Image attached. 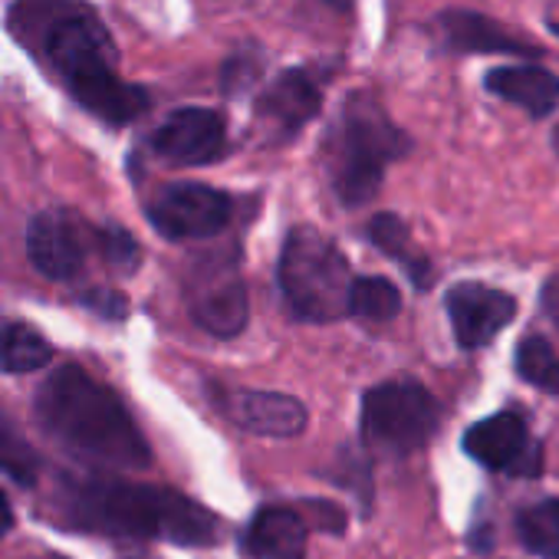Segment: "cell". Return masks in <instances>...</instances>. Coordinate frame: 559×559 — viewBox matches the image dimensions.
Masks as SVG:
<instances>
[{
  "label": "cell",
  "mask_w": 559,
  "mask_h": 559,
  "mask_svg": "<svg viewBox=\"0 0 559 559\" xmlns=\"http://www.w3.org/2000/svg\"><path fill=\"white\" fill-rule=\"evenodd\" d=\"M11 34L44 60L70 96L109 126H129L148 109V93L116 73V44L83 0H17Z\"/></svg>",
  "instance_id": "obj_1"
},
{
  "label": "cell",
  "mask_w": 559,
  "mask_h": 559,
  "mask_svg": "<svg viewBox=\"0 0 559 559\" xmlns=\"http://www.w3.org/2000/svg\"><path fill=\"white\" fill-rule=\"evenodd\" d=\"M53 507L80 533L165 539L178 546L217 543V516L171 487L119 477H63Z\"/></svg>",
  "instance_id": "obj_2"
},
{
  "label": "cell",
  "mask_w": 559,
  "mask_h": 559,
  "mask_svg": "<svg viewBox=\"0 0 559 559\" xmlns=\"http://www.w3.org/2000/svg\"><path fill=\"white\" fill-rule=\"evenodd\" d=\"M34 415L57 444L90 464L112 471H145L152 464V448L122 399L73 362L47 376Z\"/></svg>",
  "instance_id": "obj_3"
},
{
  "label": "cell",
  "mask_w": 559,
  "mask_h": 559,
  "mask_svg": "<svg viewBox=\"0 0 559 559\" xmlns=\"http://www.w3.org/2000/svg\"><path fill=\"white\" fill-rule=\"evenodd\" d=\"M408 145V135L385 116V109L372 96L356 93L340 109V119L333 122L323 145L336 198L349 207L372 201L385 168L399 162Z\"/></svg>",
  "instance_id": "obj_4"
},
{
  "label": "cell",
  "mask_w": 559,
  "mask_h": 559,
  "mask_svg": "<svg viewBox=\"0 0 559 559\" xmlns=\"http://www.w3.org/2000/svg\"><path fill=\"white\" fill-rule=\"evenodd\" d=\"M353 266L340 253V247L313 230L297 227L290 230L284 253H280V290L290 313L304 323H336L353 307L356 287Z\"/></svg>",
  "instance_id": "obj_5"
},
{
  "label": "cell",
  "mask_w": 559,
  "mask_h": 559,
  "mask_svg": "<svg viewBox=\"0 0 559 559\" xmlns=\"http://www.w3.org/2000/svg\"><path fill=\"white\" fill-rule=\"evenodd\" d=\"M441 425V405L418 382H382L362 399V441L382 454L425 448Z\"/></svg>",
  "instance_id": "obj_6"
},
{
  "label": "cell",
  "mask_w": 559,
  "mask_h": 559,
  "mask_svg": "<svg viewBox=\"0 0 559 559\" xmlns=\"http://www.w3.org/2000/svg\"><path fill=\"white\" fill-rule=\"evenodd\" d=\"M185 300L194 323L217 336L230 340L247 326V287L234 253H207L191 263L185 280Z\"/></svg>",
  "instance_id": "obj_7"
},
{
  "label": "cell",
  "mask_w": 559,
  "mask_h": 559,
  "mask_svg": "<svg viewBox=\"0 0 559 559\" xmlns=\"http://www.w3.org/2000/svg\"><path fill=\"white\" fill-rule=\"evenodd\" d=\"M152 227L168 240H204L227 227L230 221V198L211 185L198 181H175L165 185L148 201Z\"/></svg>",
  "instance_id": "obj_8"
},
{
  "label": "cell",
  "mask_w": 559,
  "mask_h": 559,
  "mask_svg": "<svg viewBox=\"0 0 559 559\" xmlns=\"http://www.w3.org/2000/svg\"><path fill=\"white\" fill-rule=\"evenodd\" d=\"M464 451L487 471L513 477H536L543 467V451L516 412H497L471 425L464 435Z\"/></svg>",
  "instance_id": "obj_9"
},
{
  "label": "cell",
  "mask_w": 559,
  "mask_h": 559,
  "mask_svg": "<svg viewBox=\"0 0 559 559\" xmlns=\"http://www.w3.org/2000/svg\"><path fill=\"white\" fill-rule=\"evenodd\" d=\"M323 106V86L310 70H284L253 103V122L266 142H287L307 122L317 119Z\"/></svg>",
  "instance_id": "obj_10"
},
{
  "label": "cell",
  "mask_w": 559,
  "mask_h": 559,
  "mask_svg": "<svg viewBox=\"0 0 559 559\" xmlns=\"http://www.w3.org/2000/svg\"><path fill=\"white\" fill-rule=\"evenodd\" d=\"M152 152L178 168H198L211 165L224 155L227 148V126L221 112L201 109V106H185L175 109L148 139Z\"/></svg>",
  "instance_id": "obj_11"
},
{
  "label": "cell",
  "mask_w": 559,
  "mask_h": 559,
  "mask_svg": "<svg viewBox=\"0 0 559 559\" xmlns=\"http://www.w3.org/2000/svg\"><path fill=\"white\" fill-rule=\"evenodd\" d=\"M444 310L451 317L454 340L464 349H484L497 340L500 330L510 326L516 317V300L484 284H457L448 290Z\"/></svg>",
  "instance_id": "obj_12"
},
{
  "label": "cell",
  "mask_w": 559,
  "mask_h": 559,
  "mask_svg": "<svg viewBox=\"0 0 559 559\" xmlns=\"http://www.w3.org/2000/svg\"><path fill=\"white\" fill-rule=\"evenodd\" d=\"M27 257L50 280H73L86 263V227L73 211H44L27 227Z\"/></svg>",
  "instance_id": "obj_13"
},
{
  "label": "cell",
  "mask_w": 559,
  "mask_h": 559,
  "mask_svg": "<svg viewBox=\"0 0 559 559\" xmlns=\"http://www.w3.org/2000/svg\"><path fill=\"white\" fill-rule=\"evenodd\" d=\"M221 408L237 428L260 438H294L307 428L304 402L284 392H227L221 399Z\"/></svg>",
  "instance_id": "obj_14"
},
{
  "label": "cell",
  "mask_w": 559,
  "mask_h": 559,
  "mask_svg": "<svg viewBox=\"0 0 559 559\" xmlns=\"http://www.w3.org/2000/svg\"><path fill=\"white\" fill-rule=\"evenodd\" d=\"M438 31L448 50L457 53H503V57H533L539 53L533 44L507 34L490 17L474 11H444L438 17Z\"/></svg>",
  "instance_id": "obj_15"
},
{
  "label": "cell",
  "mask_w": 559,
  "mask_h": 559,
  "mask_svg": "<svg viewBox=\"0 0 559 559\" xmlns=\"http://www.w3.org/2000/svg\"><path fill=\"white\" fill-rule=\"evenodd\" d=\"M307 533V520L290 507H263L247 526L243 549L253 559H304Z\"/></svg>",
  "instance_id": "obj_16"
},
{
  "label": "cell",
  "mask_w": 559,
  "mask_h": 559,
  "mask_svg": "<svg viewBox=\"0 0 559 559\" xmlns=\"http://www.w3.org/2000/svg\"><path fill=\"white\" fill-rule=\"evenodd\" d=\"M484 86L493 96L520 106L533 119H543L559 106V76L539 67H497L487 73Z\"/></svg>",
  "instance_id": "obj_17"
},
{
  "label": "cell",
  "mask_w": 559,
  "mask_h": 559,
  "mask_svg": "<svg viewBox=\"0 0 559 559\" xmlns=\"http://www.w3.org/2000/svg\"><path fill=\"white\" fill-rule=\"evenodd\" d=\"M369 240L392 260H399V266H405V273L412 276V284L415 287H431V280H435V270H431V260L425 253H418L412 247V234L405 227L402 217L395 214H376L369 221Z\"/></svg>",
  "instance_id": "obj_18"
},
{
  "label": "cell",
  "mask_w": 559,
  "mask_h": 559,
  "mask_svg": "<svg viewBox=\"0 0 559 559\" xmlns=\"http://www.w3.org/2000/svg\"><path fill=\"white\" fill-rule=\"evenodd\" d=\"M50 359H53V346L31 323L0 320V372L8 376L40 372L44 366H50Z\"/></svg>",
  "instance_id": "obj_19"
},
{
  "label": "cell",
  "mask_w": 559,
  "mask_h": 559,
  "mask_svg": "<svg viewBox=\"0 0 559 559\" xmlns=\"http://www.w3.org/2000/svg\"><path fill=\"white\" fill-rule=\"evenodd\" d=\"M516 536L520 543L543 556V559H559V500H539L516 516Z\"/></svg>",
  "instance_id": "obj_20"
},
{
  "label": "cell",
  "mask_w": 559,
  "mask_h": 559,
  "mask_svg": "<svg viewBox=\"0 0 559 559\" xmlns=\"http://www.w3.org/2000/svg\"><path fill=\"white\" fill-rule=\"evenodd\" d=\"M513 362L526 385H533L546 395H559V353L543 336L520 340Z\"/></svg>",
  "instance_id": "obj_21"
},
{
  "label": "cell",
  "mask_w": 559,
  "mask_h": 559,
  "mask_svg": "<svg viewBox=\"0 0 559 559\" xmlns=\"http://www.w3.org/2000/svg\"><path fill=\"white\" fill-rule=\"evenodd\" d=\"M402 310V294L385 276H359L353 287V307L349 313L366 323H389Z\"/></svg>",
  "instance_id": "obj_22"
},
{
  "label": "cell",
  "mask_w": 559,
  "mask_h": 559,
  "mask_svg": "<svg viewBox=\"0 0 559 559\" xmlns=\"http://www.w3.org/2000/svg\"><path fill=\"white\" fill-rule=\"evenodd\" d=\"M0 471L11 474L14 480H21L24 487H31L37 471H40L34 448L21 438V431L11 428V421L4 415H0Z\"/></svg>",
  "instance_id": "obj_23"
},
{
  "label": "cell",
  "mask_w": 559,
  "mask_h": 559,
  "mask_svg": "<svg viewBox=\"0 0 559 559\" xmlns=\"http://www.w3.org/2000/svg\"><path fill=\"white\" fill-rule=\"evenodd\" d=\"M96 247L106 257V263H112L116 270H132L139 263V243L122 227H112V224L96 227Z\"/></svg>",
  "instance_id": "obj_24"
},
{
  "label": "cell",
  "mask_w": 559,
  "mask_h": 559,
  "mask_svg": "<svg viewBox=\"0 0 559 559\" xmlns=\"http://www.w3.org/2000/svg\"><path fill=\"white\" fill-rule=\"evenodd\" d=\"M257 60H250V53H240L237 60H230L227 67H224V90L227 93H237V90H243L253 76H257Z\"/></svg>",
  "instance_id": "obj_25"
},
{
  "label": "cell",
  "mask_w": 559,
  "mask_h": 559,
  "mask_svg": "<svg viewBox=\"0 0 559 559\" xmlns=\"http://www.w3.org/2000/svg\"><path fill=\"white\" fill-rule=\"evenodd\" d=\"M86 307H90V310H96V313H99V317H106V320H122V317L129 313L126 300H122L119 294H112V290H90Z\"/></svg>",
  "instance_id": "obj_26"
},
{
  "label": "cell",
  "mask_w": 559,
  "mask_h": 559,
  "mask_svg": "<svg viewBox=\"0 0 559 559\" xmlns=\"http://www.w3.org/2000/svg\"><path fill=\"white\" fill-rule=\"evenodd\" d=\"M539 304H543V313H546V317L556 323V330H559V273L546 280V287H543V297H539Z\"/></svg>",
  "instance_id": "obj_27"
},
{
  "label": "cell",
  "mask_w": 559,
  "mask_h": 559,
  "mask_svg": "<svg viewBox=\"0 0 559 559\" xmlns=\"http://www.w3.org/2000/svg\"><path fill=\"white\" fill-rule=\"evenodd\" d=\"M14 526V507H11V497L0 490V539H4Z\"/></svg>",
  "instance_id": "obj_28"
},
{
  "label": "cell",
  "mask_w": 559,
  "mask_h": 559,
  "mask_svg": "<svg viewBox=\"0 0 559 559\" xmlns=\"http://www.w3.org/2000/svg\"><path fill=\"white\" fill-rule=\"evenodd\" d=\"M326 4H330L333 11H349V8H353V0H326Z\"/></svg>",
  "instance_id": "obj_29"
},
{
  "label": "cell",
  "mask_w": 559,
  "mask_h": 559,
  "mask_svg": "<svg viewBox=\"0 0 559 559\" xmlns=\"http://www.w3.org/2000/svg\"><path fill=\"white\" fill-rule=\"evenodd\" d=\"M552 148H556V155H559V126L552 129Z\"/></svg>",
  "instance_id": "obj_30"
}]
</instances>
